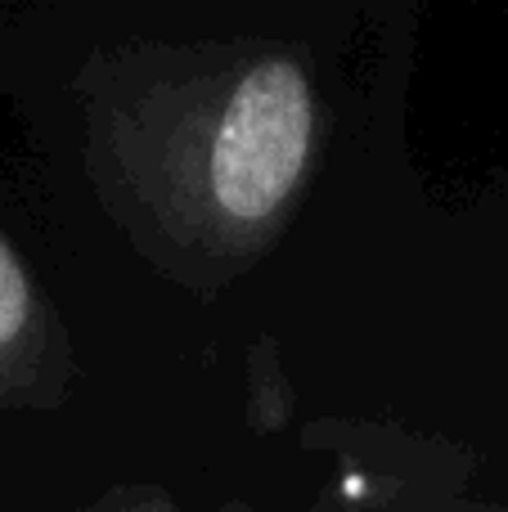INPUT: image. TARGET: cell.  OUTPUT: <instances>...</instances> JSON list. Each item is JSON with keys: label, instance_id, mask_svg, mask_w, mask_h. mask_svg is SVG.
Masks as SVG:
<instances>
[{"label": "cell", "instance_id": "6da1fadb", "mask_svg": "<svg viewBox=\"0 0 508 512\" xmlns=\"http://www.w3.org/2000/svg\"><path fill=\"white\" fill-rule=\"evenodd\" d=\"M329 104L311 63L284 45L239 50L180 104L158 108V140L144 153L162 207H185L221 252H252L293 221L324 153Z\"/></svg>", "mask_w": 508, "mask_h": 512}, {"label": "cell", "instance_id": "7a4b0ae2", "mask_svg": "<svg viewBox=\"0 0 508 512\" xmlns=\"http://www.w3.org/2000/svg\"><path fill=\"white\" fill-rule=\"evenodd\" d=\"M63 378H68V351L50 301L36 288L14 239L0 230V409L41 405L59 396Z\"/></svg>", "mask_w": 508, "mask_h": 512}]
</instances>
